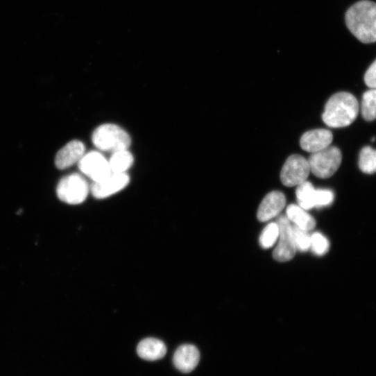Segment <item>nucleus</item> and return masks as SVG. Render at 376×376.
I'll list each match as a JSON object with an SVG mask.
<instances>
[{"instance_id":"obj_18","label":"nucleus","mask_w":376,"mask_h":376,"mask_svg":"<svg viewBox=\"0 0 376 376\" xmlns=\"http://www.w3.org/2000/svg\"><path fill=\"white\" fill-rule=\"evenodd\" d=\"M360 108L366 121H372L376 119V89H370L364 94Z\"/></svg>"},{"instance_id":"obj_10","label":"nucleus","mask_w":376,"mask_h":376,"mask_svg":"<svg viewBox=\"0 0 376 376\" xmlns=\"http://www.w3.org/2000/svg\"><path fill=\"white\" fill-rule=\"evenodd\" d=\"M200 353L198 348L191 344L179 346L173 357L175 367L180 372L188 373L193 371L198 365Z\"/></svg>"},{"instance_id":"obj_8","label":"nucleus","mask_w":376,"mask_h":376,"mask_svg":"<svg viewBox=\"0 0 376 376\" xmlns=\"http://www.w3.org/2000/svg\"><path fill=\"white\" fill-rule=\"evenodd\" d=\"M280 228L279 243L273 252V258L280 262L292 259L296 253L292 225L287 216H280L276 222Z\"/></svg>"},{"instance_id":"obj_11","label":"nucleus","mask_w":376,"mask_h":376,"mask_svg":"<svg viewBox=\"0 0 376 376\" xmlns=\"http://www.w3.org/2000/svg\"><path fill=\"white\" fill-rule=\"evenodd\" d=\"M286 205L285 196L280 191L268 194L262 202L257 212V219L262 223L269 221L277 217Z\"/></svg>"},{"instance_id":"obj_7","label":"nucleus","mask_w":376,"mask_h":376,"mask_svg":"<svg viewBox=\"0 0 376 376\" xmlns=\"http://www.w3.org/2000/svg\"><path fill=\"white\" fill-rule=\"evenodd\" d=\"M78 166L94 182L103 180L112 173L109 161L98 151L85 154L78 162Z\"/></svg>"},{"instance_id":"obj_24","label":"nucleus","mask_w":376,"mask_h":376,"mask_svg":"<svg viewBox=\"0 0 376 376\" xmlns=\"http://www.w3.org/2000/svg\"><path fill=\"white\" fill-rule=\"evenodd\" d=\"M364 81L366 85L370 89H376V60L367 70Z\"/></svg>"},{"instance_id":"obj_6","label":"nucleus","mask_w":376,"mask_h":376,"mask_svg":"<svg viewBox=\"0 0 376 376\" xmlns=\"http://www.w3.org/2000/svg\"><path fill=\"white\" fill-rule=\"evenodd\" d=\"M310 172L309 163L305 157L300 155H292L284 163L280 178L285 186H298L307 180Z\"/></svg>"},{"instance_id":"obj_21","label":"nucleus","mask_w":376,"mask_h":376,"mask_svg":"<svg viewBox=\"0 0 376 376\" xmlns=\"http://www.w3.org/2000/svg\"><path fill=\"white\" fill-rule=\"evenodd\" d=\"M293 237L297 250L307 252L311 248V236L309 232L292 225Z\"/></svg>"},{"instance_id":"obj_14","label":"nucleus","mask_w":376,"mask_h":376,"mask_svg":"<svg viewBox=\"0 0 376 376\" xmlns=\"http://www.w3.org/2000/svg\"><path fill=\"white\" fill-rule=\"evenodd\" d=\"M138 355L147 361H155L163 358L166 353V347L160 340L146 338L139 342L137 348Z\"/></svg>"},{"instance_id":"obj_22","label":"nucleus","mask_w":376,"mask_h":376,"mask_svg":"<svg viewBox=\"0 0 376 376\" xmlns=\"http://www.w3.org/2000/svg\"><path fill=\"white\" fill-rule=\"evenodd\" d=\"M310 248L316 255L323 256L328 252L330 243L324 235L316 232L311 236Z\"/></svg>"},{"instance_id":"obj_12","label":"nucleus","mask_w":376,"mask_h":376,"mask_svg":"<svg viewBox=\"0 0 376 376\" xmlns=\"http://www.w3.org/2000/svg\"><path fill=\"white\" fill-rule=\"evenodd\" d=\"M332 140L333 135L329 130L315 129L304 133L300 144L304 151L314 153L330 146Z\"/></svg>"},{"instance_id":"obj_16","label":"nucleus","mask_w":376,"mask_h":376,"mask_svg":"<svg viewBox=\"0 0 376 376\" xmlns=\"http://www.w3.org/2000/svg\"><path fill=\"white\" fill-rule=\"evenodd\" d=\"M316 191L307 180L298 185L296 197L299 206L306 211L316 207Z\"/></svg>"},{"instance_id":"obj_13","label":"nucleus","mask_w":376,"mask_h":376,"mask_svg":"<svg viewBox=\"0 0 376 376\" xmlns=\"http://www.w3.org/2000/svg\"><path fill=\"white\" fill-rule=\"evenodd\" d=\"M85 146L78 140H74L65 146L56 155L55 165L59 169H65L78 162L84 156Z\"/></svg>"},{"instance_id":"obj_9","label":"nucleus","mask_w":376,"mask_h":376,"mask_svg":"<svg viewBox=\"0 0 376 376\" xmlns=\"http://www.w3.org/2000/svg\"><path fill=\"white\" fill-rule=\"evenodd\" d=\"M129 182L130 177L126 173L112 172L103 180L94 182L91 191L95 198L105 199L124 189Z\"/></svg>"},{"instance_id":"obj_20","label":"nucleus","mask_w":376,"mask_h":376,"mask_svg":"<svg viewBox=\"0 0 376 376\" xmlns=\"http://www.w3.org/2000/svg\"><path fill=\"white\" fill-rule=\"evenodd\" d=\"M280 228L277 223L268 225L262 232L259 243L264 249L272 248L279 239Z\"/></svg>"},{"instance_id":"obj_23","label":"nucleus","mask_w":376,"mask_h":376,"mask_svg":"<svg viewBox=\"0 0 376 376\" xmlns=\"http://www.w3.org/2000/svg\"><path fill=\"white\" fill-rule=\"evenodd\" d=\"M334 199V195L330 190H317L316 207H322L330 205Z\"/></svg>"},{"instance_id":"obj_2","label":"nucleus","mask_w":376,"mask_h":376,"mask_svg":"<svg viewBox=\"0 0 376 376\" xmlns=\"http://www.w3.org/2000/svg\"><path fill=\"white\" fill-rule=\"evenodd\" d=\"M359 111V103L352 94L339 92L327 102L322 119L329 127L344 128L355 121Z\"/></svg>"},{"instance_id":"obj_4","label":"nucleus","mask_w":376,"mask_h":376,"mask_svg":"<svg viewBox=\"0 0 376 376\" xmlns=\"http://www.w3.org/2000/svg\"><path fill=\"white\" fill-rule=\"evenodd\" d=\"M89 193L87 181L80 174L73 173L62 178L57 187V195L63 203L77 205L84 203Z\"/></svg>"},{"instance_id":"obj_3","label":"nucleus","mask_w":376,"mask_h":376,"mask_svg":"<svg viewBox=\"0 0 376 376\" xmlns=\"http://www.w3.org/2000/svg\"><path fill=\"white\" fill-rule=\"evenodd\" d=\"M92 142L99 150L112 152L128 150L131 144L128 133L114 124H103L93 133Z\"/></svg>"},{"instance_id":"obj_17","label":"nucleus","mask_w":376,"mask_h":376,"mask_svg":"<svg viewBox=\"0 0 376 376\" xmlns=\"http://www.w3.org/2000/svg\"><path fill=\"white\" fill-rule=\"evenodd\" d=\"M133 162V155L128 150H123L113 153L109 164L112 172L126 173Z\"/></svg>"},{"instance_id":"obj_5","label":"nucleus","mask_w":376,"mask_h":376,"mask_svg":"<svg viewBox=\"0 0 376 376\" xmlns=\"http://www.w3.org/2000/svg\"><path fill=\"white\" fill-rule=\"evenodd\" d=\"M311 172L318 178H328L339 168L342 155L336 146H328L320 151L311 153L309 160Z\"/></svg>"},{"instance_id":"obj_1","label":"nucleus","mask_w":376,"mask_h":376,"mask_svg":"<svg viewBox=\"0 0 376 376\" xmlns=\"http://www.w3.org/2000/svg\"><path fill=\"white\" fill-rule=\"evenodd\" d=\"M345 23L351 33L361 42H376V4L364 0L346 12Z\"/></svg>"},{"instance_id":"obj_19","label":"nucleus","mask_w":376,"mask_h":376,"mask_svg":"<svg viewBox=\"0 0 376 376\" xmlns=\"http://www.w3.org/2000/svg\"><path fill=\"white\" fill-rule=\"evenodd\" d=\"M359 166L365 173L372 174L376 172V150L365 146L359 153Z\"/></svg>"},{"instance_id":"obj_15","label":"nucleus","mask_w":376,"mask_h":376,"mask_svg":"<svg viewBox=\"0 0 376 376\" xmlns=\"http://www.w3.org/2000/svg\"><path fill=\"white\" fill-rule=\"evenodd\" d=\"M287 217L295 226L309 232L316 227V221L306 210L299 205H291L287 210Z\"/></svg>"}]
</instances>
